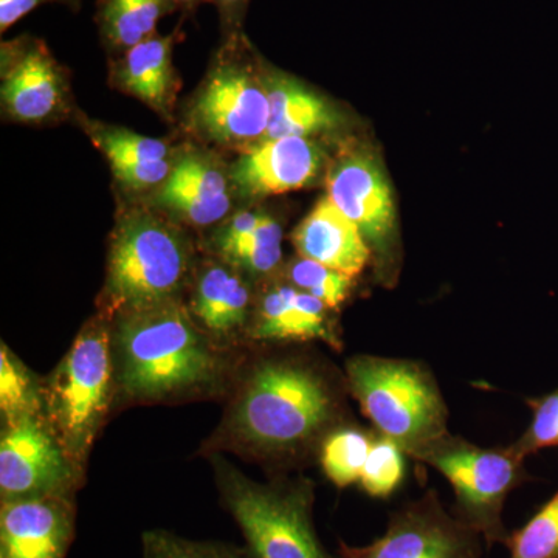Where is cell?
Listing matches in <instances>:
<instances>
[{
    "label": "cell",
    "mask_w": 558,
    "mask_h": 558,
    "mask_svg": "<svg viewBox=\"0 0 558 558\" xmlns=\"http://www.w3.org/2000/svg\"><path fill=\"white\" fill-rule=\"evenodd\" d=\"M347 376L304 354L260 359L223 422L233 446L267 461H304L333 429L351 424Z\"/></svg>",
    "instance_id": "6da1fadb"
},
{
    "label": "cell",
    "mask_w": 558,
    "mask_h": 558,
    "mask_svg": "<svg viewBox=\"0 0 558 558\" xmlns=\"http://www.w3.org/2000/svg\"><path fill=\"white\" fill-rule=\"evenodd\" d=\"M116 380L128 399L161 402L216 387L222 360L178 301L124 312L112 336Z\"/></svg>",
    "instance_id": "7a4b0ae2"
},
{
    "label": "cell",
    "mask_w": 558,
    "mask_h": 558,
    "mask_svg": "<svg viewBox=\"0 0 558 558\" xmlns=\"http://www.w3.org/2000/svg\"><path fill=\"white\" fill-rule=\"evenodd\" d=\"M344 376L373 428L398 442L409 458L450 433L449 407L427 363L357 354L344 363Z\"/></svg>",
    "instance_id": "3957f363"
},
{
    "label": "cell",
    "mask_w": 558,
    "mask_h": 558,
    "mask_svg": "<svg viewBox=\"0 0 558 558\" xmlns=\"http://www.w3.org/2000/svg\"><path fill=\"white\" fill-rule=\"evenodd\" d=\"M213 462L223 508L240 526L250 558H341L318 537L311 480L259 483L226 459Z\"/></svg>",
    "instance_id": "277c9868"
},
{
    "label": "cell",
    "mask_w": 558,
    "mask_h": 558,
    "mask_svg": "<svg viewBox=\"0 0 558 558\" xmlns=\"http://www.w3.org/2000/svg\"><path fill=\"white\" fill-rule=\"evenodd\" d=\"M410 458L438 470L454 495L451 512L483 537L487 548L505 545V506L509 495L529 475L523 459L512 447L484 449L461 436L447 433Z\"/></svg>",
    "instance_id": "5b68a950"
},
{
    "label": "cell",
    "mask_w": 558,
    "mask_h": 558,
    "mask_svg": "<svg viewBox=\"0 0 558 558\" xmlns=\"http://www.w3.org/2000/svg\"><path fill=\"white\" fill-rule=\"evenodd\" d=\"M112 336L101 323L81 330L47 388V411L57 438L72 461L90 449L112 398Z\"/></svg>",
    "instance_id": "8992f818"
},
{
    "label": "cell",
    "mask_w": 558,
    "mask_h": 558,
    "mask_svg": "<svg viewBox=\"0 0 558 558\" xmlns=\"http://www.w3.org/2000/svg\"><path fill=\"white\" fill-rule=\"evenodd\" d=\"M189 269L182 236L154 216L124 219L110 250L108 295L124 312L146 310L174 300Z\"/></svg>",
    "instance_id": "52a82bcc"
},
{
    "label": "cell",
    "mask_w": 558,
    "mask_h": 558,
    "mask_svg": "<svg viewBox=\"0 0 558 558\" xmlns=\"http://www.w3.org/2000/svg\"><path fill=\"white\" fill-rule=\"evenodd\" d=\"M483 537L465 526L440 501L438 492H425L389 515L379 538L365 546L340 542L341 558H484Z\"/></svg>",
    "instance_id": "ba28073f"
},
{
    "label": "cell",
    "mask_w": 558,
    "mask_h": 558,
    "mask_svg": "<svg viewBox=\"0 0 558 558\" xmlns=\"http://www.w3.org/2000/svg\"><path fill=\"white\" fill-rule=\"evenodd\" d=\"M234 46L220 57L193 109L194 123L209 138L226 145L255 142L267 134L270 121L266 87L242 62Z\"/></svg>",
    "instance_id": "9c48e42d"
},
{
    "label": "cell",
    "mask_w": 558,
    "mask_h": 558,
    "mask_svg": "<svg viewBox=\"0 0 558 558\" xmlns=\"http://www.w3.org/2000/svg\"><path fill=\"white\" fill-rule=\"evenodd\" d=\"M69 454L57 435L36 416L7 422L0 440L2 501L68 497Z\"/></svg>",
    "instance_id": "30bf717a"
},
{
    "label": "cell",
    "mask_w": 558,
    "mask_h": 558,
    "mask_svg": "<svg viewBox=\"0 0 558 558\" xmlns=\"http://www.w3.org/2000/svg\"><path fill=\"white\" fill-rule=\"evenodd\" d=\"M329 199L362 231L379 266L395 255V205L379 161L355 150L337 161L328 179Z\"/></svg>",
    "instance_id": "8fae6325"
},
{
    "label": "cell",
    "mask_w": 558,
    "mask_h": 558,
    "mask_svg": "<svg viewBox=\"0 0 558 558\" xmlns=\"http://www.w3.org/2000/svg\"><path fill=\"white\" fill-rule=\"evenodd\" d=\"M75 527L68 497L2 501L0 558H65Z\"/></svg>",
    "instance_id": "7c38bea8"
},
{
    "label": "cell",
    "mask_w": 558,
    "mask_h": 558,
    "mask_svg": "<svg viewBox=\"0 0 558 558\" xmlns=\"http://www.w3.org/2000/svg\"><path fill=\"white\" fill-rule=\"evenodd\" d=\"M323 160L322 148L307 137L267 138L240 157L231 178L244 196H275L306 186Z\"/></svg>",
    "instance_id": "4fadbf2b"
},
{
    "label": "cell",
    "mask_w": 558,
    "mask_h": 558,
    "mask_svg": "<svg viewBox=\"0 0 558 558\" xmlns=\"http://www.w3.org/2000/svg\"><path fill=\"white\" fill-rule=\"evenodd\" d=\"M9 70L2 98L14 119H47L61 101V75L46 46L35 39H21L3 49Z\"/></svg>",
    "instance_id": "5bb4252c"
},
{
    "label": "cell",
    "mask_w": 558,
    "mask_h": 558,
    "mask_svg": "<svg viewBox=\"0 0 558 558\" xmlns=\"http://www.w3.org/2000/svg\"><path fill=\"white\" fill-rule=\"evenodd\" d=\"M301 258L312 259L355 278L369 263L368 242L359 227L326 196L293 233Z\"/></svg>",
    "instance_id": "9a60e30c"
},
{
    "label": "cell",
    "mask_w": 558,
    "mask_h": 558,
    "mask_svg": "<svg viewBox=\"0 0 558 558\" xmlns=\"http://www.w3.org/2000/svg\"><path fill=\"white\" fill-rule=\"evenodd\" d=\"M322 301L293 288L275 286L264 293L252 337L263 341H323L340 351V336Z\"/></svg>",
    "instance_id": "2e32d148"
},
{
    "label": "cell",
    "mask_w": 558,
    "mask_h": 558,
    "mask_svg": "<svg viewBox=\"0 0 558 558\" xmlns=\"http://www.w3.org/2000/svg\"><path fill=\"white\" fill-rule=\"evenodd\" d=\"M160 204L194 226L226 218L231 201L222 172L204 157H182L172 167L159 194Z\"/></svg>",
    "instance_id": "e0dca14e"
},
{
    "label": "cell",
    "mask_w": 558,
    "mask_h": 558,
    "mask_svg": "<svg viewBox=\"0 0 558 558\" xmlns=\"http://www.w3.org/2000/svg\"><path fill=\"white\" fill-rule=\"evenodd\" d=\"M267 83L270 121L264 140L310 137L339 126L340 119L336 110L295 81L271 76Z\"/></svg>",
    "instance_id": "ac0fdd59"
},
{
    "label": "cell",
    "mask_w": 558,
    "mask_h": 558,
    "mask_svg": "<svg viewBox=\"0 0 558 558\" xmlns=\"http://www.w3.org/2000/svg\"><path fill=\"white\" fill-rule=\"evenodd\" d=\"M250 293L233 271L209 267L201 275L194 293L193 312L209 332L229 337L247 323Z\"/></svg>",
    "instance_id": "d6986e66"
},
{
    "label": "cell",
    "mask_w": 558,
    "mask_h": 558,
    "mask_svg": "<svg viewBox=\"0 0 558 558\" xmlns=\"http://www.w3.org/2000/svg\"><path fill=\"white\" fill-rule=\"evenodd\" d=\"M172 46V36L160 38L154 35L153 38L126 50L120 64L121 83L131 94L153 108H167L171 98L174 86Z\"/></svg>",
    "instance_id": "ffe728a7"
},
{
    "label": "cell",
    "mask_w": 558,
    "mask_h": 558,
    "mask_svg": "<svg viewBox=\"0 0 558 558\" xmlns=\"http://www.w3.org/2000/svg\"><path fill=\"white\" fill-rule=\"evenodd\" d=\"M170 0H100L98 22L106 43L130 50L153 38L157 24L170 10Z\"/></svg>",
    "instance_id": "44dd1931"
},
{
    "label": "cell",
    "mask_w": 558,
    "mask_h": 558,
    "mask_svg": "<svg viewBox=\"0 0 558 558\" xmlns=\"http://www.w3.org/2000/svg\"><path fill=\"white\" fill-rule=\"evenodd\" d=\"M376 433L374 428H362L351 422L333 429L323 440L318 451L319 464L333 486L347 488L359 484Z\"/></svg>",
    "instance_id": "7402d4cb"
},
{
    "label": "cell",
    "mask_w": 558,
    "mask_h": 558,
    "mask_svg": "<svg viewBox=\"0 0 558 558\" xmlns=\"http://www.w3.org/2000/svg\"><path fill=\"white\" fill-rule=\"evenodd\" d=\"M409 454L395 440L376 433L368 459L360 476V487L376 499H388L399 490L407 475Z\"/></svg>",
    "instance_id": "603a6c76"
},
{
    "label": "cell",
    "mask_w": 558,
    "mask_h": 558,
    "mask_svg": "<svg viewBox=\"0 0 558 558\" xmlns=\"http://www.w3.org/2000/svg\"><path fill=\"white\" fill-rule=\"evenodd\" d=\"M509 558H558V492L505 542Z\"/></svg>",
    "instance_id": "cb8c5ba5"
},
{
    "label": "cell",
    "mask_w": 558,
    "mask_h": 558,
    "mask_svg": "<svg viewBox=\"0 0 558 558\" xmlns=\"http://www.w3.org/2000/svg\"><path fill=\"white\" fill-rule=\"evenodd\" d=\"M282 230L277 220L260 216L256 230L244 240L219 250L223 258L242 269L256 275H267L279 266L282 259Z\"/></svg>",
    "instance_id": "d4e9b609"
},
{
    "label": "cell",
    "mask_w": 558,
    "mask_h": 558,
    "mask_svg": "<svg viewBox=\"0 0 558 558\" xmlns=\"http://www.w3.org/2000/svg\"><path fill=\"white\" fill-rule=\"evenodd\" d=\"M0 409L5 422L36 416L39 392L31 371L2 343L0 349Z\"/></svg>",
    "instance_id": "484cf974"
},
{
    "label": "cell",
    "mask_w": 558,
    "mask_h": 558,
    "mask_svg": "<svg viewBox=\"0 0 558 558\" xmlns=\"http://www.w3.org/2000/svg\"><path fill=\"white\" fill-rule=\"evenodd\" d=\"M288 278L293 288L310 293L329 310H339L351 295L354 278L341 274L315 260L300 258L288 267Z\"/></svg>",
    "instance_id": "4316f807"
},
{
    "label": "cell",
    "mask_w": 558,
    "mask_h": 558,
    "mask_svg": "<svg viewBox=\"0 0 558 558\" xmlns=\"http://www.w3.org/2000/svg\"><path fill=\"white\" fill-rule=\"evenodd\" d=\"M142 549L143 558H250L247 550L233 545L180 537L163 529L143 532Z\"/></svg>",
    "instance_id": "83f0119b"
},
{
    "label": "cell",
    "mask_w": 558,
    "mask_h": 558,
    "mask_svg": "<svg viewBox=\"0 0 558 558\" xmlns=\"http://www.w3.org/2000/svg\"><path fill=\"white\" fill-rule=\"evenodd\" d=\"M527 405L532 410L531 424L515 442L510 444L523 459L558 447V388L542 398L529 399Z\"/></svg>",
    "instance_id": "f1b7e54d"
},
{
    "label": "cell",
    "mask_w": 558,
    "mask_h": 558,
    "mask_svg": "<svg viewBox=\"0 0 558 558\" xmlns=\"http://www.w3.org/2000/svg\"><path fill=\"white\" fill-rule=\"evenodd\" d=\"M98 145L105 150L112 167L165 160L168 154L167 143L121 130L98 134Z\"/></svg>",
    "instance_id": "f546056e"
},
{
    "label": "cell",
    "mask_w": 558,
    "mask_h": 558,
    "mask_svg": "<svg viewBox=\"0 0 558 558\" xmlns=\"http://www.w3.org/2000/svg\"><path fill=\"white\" fill-rule=\"evenodd\" d=\"M113 172L121 182L131 189H148L165 182L170 175L172 167L167 159L159 161H145V163L116 165Z\"/></svg>",
    "instance_id": "4dcf8cb0"
},
{
    "label": "cell",
    "mask_w": 558,
    "mask_h": 558,
    "mask_svg": "<svg viewBox=\"0 0 558 558\" xmlns=\"http://www.w3.org/2000/svg\"><path fill=\"white\" fill-rule=\"evenodd\" d=\"M61 2L78 5V0H0V31L5 33L11 25L16 24L25 14L38 9L44 3Z\"/></svg>",
    "instance_id": "1f68e13d"
},
{
    "label": "cell",
    "mask_w": 558,
    "mask_h": 558,
    "mask_svg": "<svg viewBox=\"0 0 558 558\" xmlns=\"http://www.w3.org/2000/svg\"><path fill=\"white\" fill-rule=\"evenodd\" d=\"M260 216L263 215H253V213H240V215L234 216L229 226L220 231L218 248L229 247V245L236 244V242L247 238L258 227Z\"/></svg>",
    "instance_id": "d6a6232c"
},
{
    "label": "cell",
    "mask_w": 558,
    "mask_h": 558,
    "mask_svg": "<svg viewBox=\"0 0 558 558\" xmlns=\"http://www.w3.org/2000/svg\"><path fill=\"white\" fill-rule=\"evenodd\" d=\"M216 2H218L219 5L222 7L223 10H226V13L229 14L230 17L231 14L234 13V11L241 9L242 3H244V0H216Z\"/></svg>",
    "instance_id": "836d02e7"
},
{
    "label": "cell",
    "mask_w": 558,
    "mask_h": 558,
    "mask_svg": "<svg viewBox=\"0 0 558 558\" xmlns=\"http://www.w3.org/2000/svg\"><path fill=\"white\" fill-rule=\"evenodd\" d=\"M172 5H183V7H191L194 5V3L199 2V0H170Z\"/></svg>",
    "instance_id": "e575fe53"
}]
</instances>
